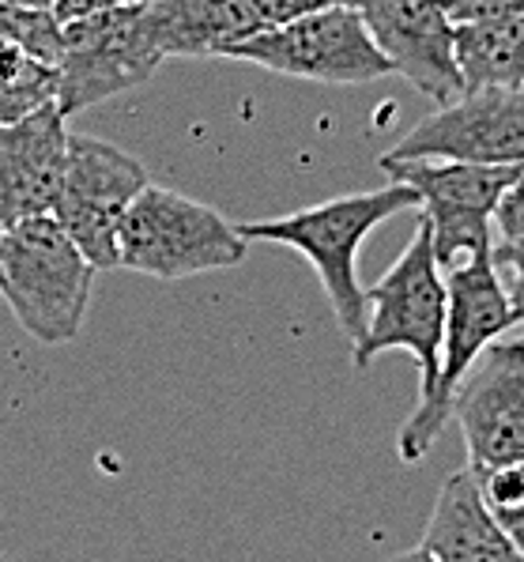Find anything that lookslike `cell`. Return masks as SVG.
<instances>
[{
  "label": "cell",
  "mask_w": 524,
  "mask_h": 562,
  "mask_svg": "<svg viewBox=\"0 0 524 562\" xmlns=\"http://www.w3.org/2000/svg\"><path fill=\"white\" fill-rule=\"evenodd\" d=\"M246 4L253 8L261 31H269L298 20V15L321 12V8H337V4H358V0H246Z\"/></svg>",
  "instance_id": "44dd1931"
},
{
  "label": "cell",
  "mask_w": 524,
  "mask_h": 562,
  "mask_svg": "<svg viewBox=\"0 0 524 562\" xmlns=\"http://www.w3.org/2000/svg\"><path fill=\"white\" fill-rule=\"evenodd\" d=\"M136 4H151V0H54V15L68 23L94 12H110V8H136Z\"/></svg>",
  "instance_id": "cb8c5ba5"
},
{
  "label": "cell",
  "mask_w": 524,
  "mask_h": 562,
  "mask_svg": "<svg viewBox=\"0 0 524 562\" xmlns=\"http://www.w3.org/2000/svg\"><path fill=\"white\" fill-rule=\"evenodd\" d=\"M476 475H479V491H483L491 509L524 503V461L505 464V469H491V472H476Z\"/></svg>",
  "instance_id": "7402d4cb"
},
{
  "label": "cell",
  "mask_w": 524,
  "mask_h": 562,
  "mask_svg": "<svg viewBox=\"0 0 524 562\" xmlns=\"http://www.w3.org/2000/svg\"><path fill=\"white\" fill-rule=\"evenodd\" d=\"M68 136V117L57 102L0 128V227L57 212Z\"/></svg>",
  "instance_id": "7c38bea8"
},
{
  "label": "cell",
  "mask_w": 524,
  "mask_h": 562,
  "mask_svg": "<svg viewBox=\"0 0 524 562\" xmlns=\"http://www.w3.org/2000/svg\"><path fill=\"white\" fill-rule=\"evenodd\" d=\"M0 4H20V8H54V0H0Z\"/></svg>",
  "instance_id": "83f0119b"
},
{
  "label": "cell",
  "mask_w": 524,
  "mask_h": 562,
  "mask_svg": "<svg viewBox=\"0 0 524 562\" xmlns=\"http://www.w3.org/2000/svg\"><path fill=\"white\" fill-rule=\"evenodd\" d=\"M159 65L162 54L144 23V4L68 20L57 60V106L65 117L83 114L88 106L148 83Z\"/></svg>",
  "instance_id": "52a82bcc"
},
{
  "label": "cell",
  "mask_w": 524,
  "mask_h": 562,
  "mask_svg": "<svg viewBox=\"0 0 524 562\" xmlns=\"http://www.w3.org/2000/svg\"><path fill=\"white\" fill-rule=\"evenodd\" d=\"M491 514H494V521L502 525V532L513 540V548L524 555V503L521 506H498V509H491Z\"/></svg>",
  "instance_id": "d4e9b609"
},
{
  "label": "cell",
  "mask_w": 524,
  "mask_h": 562,
  "mask_svg": "<svg viewBox=\"0 0 524 562\" xmlns=\"http://www.w3.org/2000/svg\"><path fill=\"white\" fill-rule=\"evenodd\" d=\"M415 204V189L403 186V181H389L381 189L332 196L324 204L298 207L291 215H276V220L238 223V231L249 241H272V246H287L303 254L314 265L324 295H329L343 340L355 348L366 328V291L358 283V249L381 223H389L392 215L408 212Z\"/></svg>",
  "instance_id": "6da1fadb"
},
{
  "label": "cell",
  "mask_w": 524,
  "mask_h": 562,
  "mask_svg": "<svg viewBox=\"0 0 524 562\" xmlns=\"http://www.w3.org/2000/svg\"><path fill=\"white\" fill-rule=\"evenodd\" d=\"M246 249L249 238L238 231V223L162 186H148L136 196L117 235L122 268L151 280H189L238 268L246 261Z\"/></svg>",
  "instance_id": "277c9868"
},
{
  "label": "cell",
  "mask_w": 524,
  "mask_h": 562,
  "mask_svg": "<svg viewBox=\"0 0 524 562\" xmlns=\"http://www.w3.org/2000/svg\"><path fill=\"white\" fill-rule=\"evenodd\" d=\"M144 23L155 49L167 57H227L230 46L261 34L246 0H151Z\"/></svg>",
  "instance_id": "5bb4252c"
},
{
  "label": "cell",
  "mask_w": 524,
  "mask_h": 562,
  "mask_svg": "<svg viewBox=\"0 0 524 562\" xmlns=\"http://www.w3.org/2000/svg\"><path fill=\"white\" fill-rule=\"evenodd\" d=\"M385 562H442V559H434L426 548H415V551H400V555H392V559H385Z\"/></svg>",
  "instance_id": "4316f807"
},
{
  "label": "cell",
  "mask_w": 524,
  "mask_h": 562,
  "mask_svg": "<svg viewBox=\"0 0 524 562\" xmlns=\"http://www.w3.org/2000/svg\"><path fill=\"white\" fill-rule=\"evenodd\" d=\"M494 265L505 272L524 265V178L494 207Z\"/></svg>",
  "instance_id": "ffe728a7"
},
{
  "label": "cell",
  "mask_w": 524,
  "mask_h": 562,
  "mask_svg": "<svg viewBox=\"0 0 524 562\" xmlns=\"http://www.w3.org/2000/svg\"><path fill=\"white\" fill-rule=\"evenodd\" d=\"M457 68L464 91L524 88V15L457 23Z\"/></svg>",
  "instance_id": "2e32d148"
},
{
  "label": "cell",
  "mask_w": 524,
  "mask_h": 562,
  "mask_svg": "<svg viewBox=\"0 0 524 562\" xmlns=\"http://www.w3.org/2000/svg\"><path fill=\"white\" fill-rule=\"evenodd\" d=\"M0 231H4V227H0Z\"/></svg>",
  "instance_id": "f1b7e54d"
},
{
  "label": "cell",
  "mask_w": 524,
  "mask_h": 562,
  "mask_svg": "<svg viewBox=\"0 0 524 562\" xmlns=\"http://www.w3.org/2000/svg\"><path fill=\"white\" fill-rule=\"evenodd\" d=\"M423 223L431 231L434 261L442 276L494 257V215L460 212V207H423Z\"/></svg>",
  "instance_id": "e0dca14e"
},
{
  "label": "cell",
  "mask_w": 524,
  "mask_h": 562,
  "mask_svg": "<svg viewBox=\"0 0 524 562\" xmlns=\"http://www.w3.org/2000/svg\"><path fill=\"white\" fill-rule=\"evenodd\" d=\"M227 57L269 68L287 80L329 83V88H363L381 76H392V65L366 31L358 4L298 15L283 27H269L230 46Z\"/></svg>",
  "instance_id": "8992f818"
},
{
  "label": "cell",
  "mask_w": 524,
  "mask_h": 562,
  "mask_svg": "<svg viewBox=\"0 0 524 562\" xmlns=\"http://www.w3.org/2000/svg\"><path fill=\"white\" fill-rule=\"evenodd\" d=\"M445 317H449V288L434 261L431 231L419 220L415 238L397 257V265L366 291V328L351 348L355 370H366L385 351H408L419 362V401H431L442 378Z\"/></svg>",
  "instance_id": "3957f363"
},
{
  "label": "cell",
  "mask_w": 524,
  "mask_h": 562,
  "mask_svg": "<svg viewBox=\"0 0 524 562\" xmlns=\"http://www.w3.org/2000/svg\"><path fill=\"white\" fill-rule=\"evenodd\" d=\"M57 102V65L15 42H0V128Z\"/></svg>",
  "instance_id": "ac0fdd59"
},
{
  "label": "cell",
  "mask_w": 524,
  "mask_h": 562,
  "mask_svg": "<svg viewBox=\"0 0 524 562\" xmlns=\"http://www.w3.org/2000/svg\"><path fill=\"white\" fill-rule=\"evenodd\" d=\"M445 288H449V317H445L442 378H437L431 401H419L415 412L403 419L397 435V453L403 464H419L431 453V446L442 438L445 423L453 415V396H457L464 374L476 367V359L491 348L498 336L517 325L510 291L498 280L494 257L445 276Z\"/></svg>",
  "instance_id": "5b68a950"
},
{
  "label": "cell",
  "mask_w": 524,
  "mask_h": 562,
  "mask_svg": "<svg viewBox=\"0 0 524 562\" xmlns=\"http://www.w3.org/2000/svg\"><path fill=\"white\" fill-rule=\"evenodd\" d=\"M0 42L31 49L34 57L57 65L65 46V23L54 15V8H20L0 4Z\"/></svg>",
  "instance_id": "d6986e66"
},
{
  "label": "cell",
  "mask_w": 524,
  "mask_h": 562,
  "mask_svg": "<svg viewBox=\"0 0 524 562\" xmlns=\"http://www.w3.org/2000/svg\"><path fill=\"white\" fill-rule=\"evenodd\" d=\"M453 23H483L524 15V0H437Z\"/></svg>",
  "instance_id": "603a6c76"
},
{
  "label": "cell",
  "mask_w": 524,
  "mask_h": 562,
  "mask_svg": "<svg viewBox=\"0 0 524 562\" xmlns=\"http://www.w3.org/2000/svg\"><path fill=\"white\" fill-rule=\"evenodd\" d=\"M471 472L524 461V340L491 344L453 396Z\"/></svg>",
  "instance_id": "30bf717a"
},
{
  "label": "cell",
  "mask_w": 524,
  "mask_h": 562,
  "mask_svg": "<svg viewBox=\"0 0 524 562\" xmlns=\"http://www.w3.org/2000/svg\"><path fill=\"white\" fill-rule=\"evenodd\" d=\"M377 49L419 94L445 106L464 94L457 68V23L437 0H358Z\"/></svg>",
  "instance_id": "8fae6325"
},
{
  "label": "cell",
  "mask_w": 524,
  "mask_h": 562,
  "mask_svg": "<svg viewBox=\"0 0 524 562\" xmlns=\"http://www.w3.org/2000/svg\"><path fill=\"white\" fill-rule=\"evenodd\" d=\"M94 268L54 215L0 231V299L38 344L61 348L83 328Z\"/></svg>",
  "instance_id": "7a4b0ae2"
},
{
  "label": "cell",
  "mask_w": 524,
  "mask_h": 562,
  "mask_svg": "<svg viewBox=\"0 0 524 562\" xmlns=\"http://www.w3.org/2000/svg\"><path fill=\"white\" fill-rule=\"evenodd\" d=\"M381 170L419 193L423 207H460L494 215L498 201L524 178V167H483L453 159H385Z\"/></svg>",
  "instance_id": "9a60e30c"
},
{
  "label": "cell",
  "mask_w": 524,
  "mask_h": 562,
  "mask_svg": "<svg viewBox=\"0 0 524 562\" xmlns=\"http://www.w3.org/2000/svg\"><path fill=\"white\" fill-rule=\"evenodd\" d=\"M510 306H513V317L517 325H524V265L521 268H510Z\"/></svg>",
  "instance_id": "484cf974"
},
{
  "label": "cell",
  "mask_w": 524,
  "mask_h": 562,
  "mask_svg": "<svg viewBox=\"0 0 524 562\" xmlns=\"http://www.w3.org/2000/svg\"><path fill=\"white\" fill-rule=\"evenodd\" d=\"M419 548L442 562H524L502 525L494 521L479 491V475L471 469L453 472L442 483Z\"/></svg>",
  "instance_id": "4fadbf2b"
},
{
  "label": "cell",
  "mask_w": 524,
  "mask_h": 562,
  "mask_svg": "<svg viewBox=\"0 0 524 562\" xmlns=\"http://www.w3.org/2000/svg\"><path fill=\"white\" fill-rule=\"evenodd\" d=\"M148 186L151 178L140 159H133L117 144L72 133L65 189L54 220L99 272H110V268H122L117 235H122L128 207Z\"/></svg>",
  "instance_id": "ba28073f"
},
{
  "label": "cell",
  "mask_w": 524,
  "mask_h": 562,
  "mask_svg": "<svg viewBox=\"0 0 524 562\" xmlns=\"http://www.w3.org/2000/svg\"><path fill=\"white\" fill-rule=\"evenodd\" d=\"M385 159H453L524 167V88L464 91L426 114Z\"/></svg>",
  "instance_id": "9c48e42d"
}]
</instances>
